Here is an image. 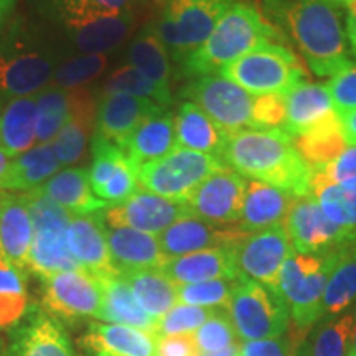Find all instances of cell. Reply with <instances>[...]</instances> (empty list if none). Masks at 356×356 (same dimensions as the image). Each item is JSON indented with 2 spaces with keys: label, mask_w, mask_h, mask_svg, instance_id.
<instances>
[{
  "label": "cell",
  "mask_w": 356,
  "mask_h": 356,
  "mask_svg": "<svg viewBox=\"0 0 356 356\" xmlns=\"http://www.w3.org/2000/svg\"><path fill=\"white\" fill-rule=\"evenodd\" d=\"M89 180L95 195L108 204L121 203L139 190L137 170L119 145L99 136L92 137Z\"/></svg>",
  "instance_id": "cell-16"
},
{
  "label": "cell",
  "mask_w": 356,
  "mask_h": 356,
  "mask_svg": "<svg viewBox=\"0 0 356 356\" xmlns=\"http://www.w3.org/2000/svg\"><path fill=\"white\" fill-rule=\"evenodd\" d=\"M340 249L320 254H293L279 274V293L286 302L291 320L299 332H309L318 318L327 280L335 267Z\"/></svg>",
  "instance_id": "cell-4"
},
{
  "label": "cell",
  "mask_w": 356,
  "mask_h": 356,
  "mask_svg": "<svg viewBox=\"0 0 356 356\" xmlns=\"http://www.w3.org/2000/svg\"><path fill=\"white\" fill-rule=\"evenodd\" d=\"M299 343L300 341H296V337L246 341L241 345V356H293Z\"/></svg>",
  "instance_id": "cell-52"
},
{
  "label": "cell",
  "mask_w": 356,
  "mask_h": 356,
  "mask_svg": "<svg viewBox=\"0 0 356 356\" xmlns=\"http://www.w3.org/2000/svg\"><path fill=\"white\" fill-rule=\"evenodd\" d=\"M15 7V0H0V26L6 24Z\"/></svg>",
  "instance_id": "cell-58"
},
{
  "label": "cell",
  "mask_w": 356,
  "mask_h": 356,
  "mask_svg": "<svg viewBox=\"0 0 356 356\" xmlns=\"http://www.w3.org/2000/svg\"><path fill=\"white\" fill-rule=\"evenodd\" d=\"M198 353L193 333L159 337L157 340V356H198Z\"/></svg>",
  "instance_id": "cell-54"
},
{
  "label": "cell",
  "mask_w": 356,
  "mask_h": 356,
  "mask_svg": "<svg viewBox=\"0 0 356 356\" xmlns=\"http://www.w3.org/2000/svg\"><path fill=\"white\" fill-rule=\"evenodd\" d=\"M106 238L113 264L119 274L127 270L160 269L168 261L159 238L131 228H108Z\"/></svg>",
  "instance_id": "cell-26"
},
{
  "label": "cell",
  "mask_w": 356,
  "mask_h": 356,
  "mask_svg": "<svg viewBox=\"0 0 356 356\" xmlns=\"http://www.w3.org/2000/svg\"><path fill=\"white\" fill-rule=\"evenodd\" d=\"M29 312L25 273L0 252V330L15 328Z\"/></svg>",
  "instance_id": "cell-41"
},
{
  "label": "cell",
  "mask_w": 356,
  "mask_h": 356,
  "mask_svg": "<svg viewBox=\"0 0 356 356\" xmlns=\"http://www.w3.org/2000/svg\"><path fill=\"white\" fill-rule=\"evenodd\" d=\"M33 220V241L26 270L42 280L65 270L81 269L71 256L66 233L73 215L40 190L24 193Z\"/></svg>",
  "instance_id": "cell-6"
},
{
  "label": "cell",
  "mask_w": 356,
  "mask_h": 356,
  "mask_svg": "<svg viewBox=\"0 0 356 356\" xmlns=\"http://www.w3.org/2000/svg\"><path fill=\"white\" fill-rule=\"evenodd\" d=\"M102 289L101 322L127 325L157 335L160 318L149 315L137 304L131 289L119 275L99 279Z\"/></svg>",
  "instance_id": "cell-33"
},
{
  "label": "cell",
  "mask_w": 356,
  "mask_h": 356,
  "mask_svg": "<svg viewBox=\"0 0 356 356\" xmlns=\"http://www.w3.org/2000/svg\"><path fill=\"white\" fill-rule=\"evenodd\" d=\"M119 277L131 289L137 304L155 318H162L178 304V286L160 269L127 270Z\"/></svg>",
  "instance_id": "cell-36"
},
{
  "label": "cell",
  "mask_w": 356,
  "mask_h": 356,
  "mask_svg": "<svg viewBox=\"0 0 356 356\" xmlns=\"http://www.w3.org/2000/svg\"><path fill=\"white\" fill-rule=\"evenodd\" d=\"M165 111V106L144 97L104 92L96 113V136L121 147L142 122Z\"/></svg>",
  "instance_id": "cell-19"
},
{
  "label": "cell",
  "mask_w": 356,
  "mask_h": 356,
  "mask_svg": "<svg viewBox=\"0 0 356 356\" xmlns=\"http://www.w3.org/2000/svg\"><path fill=\"white\" fill-rule=\"evenodd\" d=\"M198 356H241V345L236 343L220 351H210V353H198Z\"/></svg>",
  "instance_id": "cell-57"
},
{
  "label": "cell",
  "mask_w": 356,
  "mask_h": 356,
  "mask_svg": "<svg viewBox=\"0 0 356 356\" xmlns=\"http://www.w3.org/2000/svg\"><path fill=\"white\" fill-rule=\"evenodd\" d=\"M175 286L207 282L215 279H238L233 248H215L168 259L160 267Z\"/></svg>",
  "instance_id": "cell-25"
},
{
  "label": "cell",
  "mask_w": 356,
  "mask_h": 356,
  "mask_svg": "<svg viewBox=\"0 0 356 356\" xmlns=\"http://www.w3.org/2000/svg\"><path fill=\"white\" fill-rule=\"evenodd\" d=\"M129 61L134 68H137L152 79L159 86L170 89L172 66L170 56L163 43L155 37L152 30H145L134 40L129 50Z\"/></svg>",
  "instance_id": "cell-43"
},
{
  "label": "cell",
  "mask_w": 356,
  "mask_h": 356,
  "mask_svg": "<svg viewBox=\"0 0 356 356\" xmlns=\"http://www.w3.org/2000/svg\"><path fill=\"white\" fill-rule=\"evenodd\" d=\"M71 118V91L47 86L37 95V144H51Z\"/></svg>",
  "instance_id": "cell-44"
},
{
  "label": "cell",
  "mask_w": 356,
  "mask_h": 356,
  "mask_svg": "<svg viewBox=\"0 0 356 356\" xmlns=\"http://www.w3.org/2000/svg\"><path fill=\"white\" fill-rule=\"evenodd\" d=\"M37 145V95L17 97L0 114V150L10 159Z\"/></svg>",
  "instance_id": "cell-31"
},
{
  "label": "cell",
  "mask_w": 356,
  "mask_h": 356,
  "mask_svg": "<svg viewBox=\"0 0 356 356\" xmlns=\"http://www.w3.org/2000/svg\"><path fill=\"white\" fill-rule=\"evenodd\" d=\"M104 92H126V95L155 101L165 108L172 104L170 89L155 84L152 79L147 78L142 71L134 68L132 65H126L114 71L106 83Z\"/></svg>",
  "instance_id": "cell-45"
},
{
  "label": "cell",
  "mask_w": 356,
  "mask_h": 356,
  "mask_svg": "<svg viewBox=\"0 0 356 356\" xmlns=\"http://www.w3.org/2000/svg\"><path fill=\"white\" fill-rule=\"evenodd\" d=\"M246 231L236 226H216L186 215L160 233L159 243L167 259L215 248H234L246 236Z\"/></svg>",
  "instance_id": "cell-18"
},
{
  "label": "cell",
  "mask_w": 356,
  "mask_h": 356,
  "mask_svg": "<svg viewBox=\"0 0 356 356\" xmlns=\"http://www.w3.org/2000/svg\"><path fill=\"white\" fill-rule=\"evenodd\" d=\"M159 335L127 325L92 322L79 338V346L89 355L157 356Z\"/></svg>",
  "instance_id": "cell-23"
},
{
  "label": "cell",
  "mask_w": 356,
  "mask_h": 356,
  "mask_svg": "<svg viewBox=\"0 0 356 356\" xmlns=\"http://www.w3.org/2000/svg\"><path fill=\"white\" fill-rule=\"evenodd\" d=\"M238 279H215L178 286V304L207 307V309H226Z\"/></svg>",
  "instance_id": "cell-46"
},
{
  "label": "cell",
  "mask_w": 356,
  "mask_h": 356,
  "mask_svg": "<svg viewBox=\"0 0 356 356\" xmlns=\"http://www.w3.org/2000/svg\"><path fill=\"white\" fill-rule=\"evenodd\" d=\"M181 96L204 111L228 136L254 129L252 108L256 96L221 74L198 76L186 84Z\"/></svg>",
  "instance_id": "cell-10"
},
{
  "label": "cell",
  "mask_w": 356,
  "mask_h": 356,
  "mask_svg": "<svg viewBox=\"0 0 356 356\" xmlns=\"http://www.w3.org/2000/svg\"><path fill=\"white\" fill-rule=\"evenodd\" d=\"M177 147L220 157L228 134L218 126L204 111L185 101L175 114Z\"/></svg>",
  "instance_id": "cell-29"
},
{
  "label": "cell",
  "mask_w": 356,
  "mask_h": 356,
  "mask_svg": "<svg viewBox=\"0 0 356 356\" xmlns=\"http://www.w3.org/2000/svg\"><path fill=\"white\" fill-rule=\"evenodd\" d=\"M226 312L244 343L284 337L291 323L282 297L244 275H239Z\"/></svg>",
  "instance_id": "cell-8"
},
{
  "label": "cell",
  "mask_w": 356,
  "mask_h": 356,
  "mask_svg": "<svg viewBox=\"0 0 356 356\" xmlns=\"http://www.w3.org/2000/svg\"><path fill=\"white\" fill-rule=\"evenodd\" d=\"M333 101L327 84L300 83L286 95V119L282 131L299 137L325 124L338 121Z\"/></svg>",
  "instance_id": "cell-22"
},
{
  "label": "cell",
  "mask_w": 356,
  "mask_h": 356,
  "mask_svg": "<svg viewBox=\"0 0 356 356\" xmlns=\"http://www.w3.org/2000/svg\"><path fill=\"white\" fill-rule=\"evenodd\" d=\"M91 356H102V355H91Z\"/></svg>",
  "instance_id": "cell-63"
},
{
  "label": "cell",
  "mask_w": 356,
  "mask_h": 356,
  "mask_svg": "<svg viewBox=\"0 0 356 356\" xmlns=\"http://www.w3.org/2000/svg\"><path fill=\"white\" fill-rule=\"evenodd\" d=\"M134 25V13L126 12L121 15L106 17L86 25L71 30V37L83 53L104 55L119 47L129 37Z\"/></svg>",
  "instance_id": "cell-40"
},
{
  "label": "cell",
  "mask_w": 356,
  "mask_h": 356,
  "mask_svg": "<svg viewBox=\"0 0 356 356\" xmlns=\"http://www.w3.org/2000/svg\"><path fill=\"white\" fill-rule=\"evenodd\" d=\"M99 213L108 228H131L159 236L168 226L191 215L185 203H177L140 188L121 203L109 204Z\"/></svg>",
  "instance_id": "cell-14"
},
{
  "label": "cell",
  "mask_w": 356,
  "mask_h": 356,
  "mask_svg": "<svg viewBox=\"0 0 356 356\" xmlns=\"http://www.w3.org/2000/svg\"><path fill=\"white\" fill-rule=\"evenodd\" d=\"M221 167V160L215 155L177 147L165 157L137 168V181L150 193L186 203L191 193Z\"/></svg>",
  "instance_id": "cell-9"
},
{
  "label": "cell",
  "mask_w": 356,
  "mask_h": 356,
  "mask_svg": "<svg viewBox=\"0 0 356 356\" xmlns=\"http://www.w3.org/2000/svg\"><path fill=\"white\" fill-rule=\"evenodd\" d=\"M327 89L338 118L341 119L356 111V65H351L348 70L333 76L327 83Z\"/></svg>",
  "instance_id": "cell-50"
},
{
  "label": "cell",
  "mask_w": 356,
  "mask_h": 356,
  "mask_svg": "<svg viewBox=\"0 0 356 356\" xmlns=\"http://www.w3.org/2000/svg\"><path fill=\"white\" fill-rule=\"evenodd\" d=\"M229 6V0H167L150 30L181 65L203 47Z\"/></svg>",
  "instance_id": "cell-5"
},
{
  "label": "cell",
  "mask_w": 356,
  "mask_h": 356,
  "mask_svg": "<svg viewBox=\"0 0 356 356\" xmlns=\"http://www.w3.org/2000/svg\"><path fill=\"white\" fill-rule=\"evenodd\" d=\"M284 226L299 254H320L356 241V234L333 222L312 195L296 198Z\"/></svg>",
  "instance_id": "cell-13"
},
{
  "label": "cell",
  "mask_w": 356,
  "mask_h": 356,
  "mask_svg": "<svg viewBox=\"0 0 356 356\" xmlns=\"http://www.w3.org/2000/svg\"><path fill=\"white\" fill-rule=\"evenodd\" d=\"M356 300V241L340 249V256L327 280L317 323L341 317Z\"/></svg>",
  "instance_id": "cell-35"
},
{
  "label": "cell",
  "mask_w": 356,
  "mask_h": 356,
  "mask_svg": "<svg viewBox=\"0 0 356 356\" xmlns=\"http://www.w3.org/2000/svg\"><path fill=\"white\" fill-rule=\"evenodd\" d=\"M121 149L136 170L165 157L173 149H177L175 115L165 111L149 118L127 137Z\"/></svg>",
  "instance_id": "cell-28"
},
{
  "label": "cell",
  "mask_w": 356,
  "mask_h": 356,
  "mask_svg": "<svg viewBox=\"0 0 356 356\" xmlns=\"http://www.w3.org/2000/svg\"><path fill=\"white\" fill-rule=\"evenodd\" d=\"M346 10H348V15H356V0H351L346 6Z\"/></svg>",
  "instance_id": "cell-62"
},
{
  "label": "cell",
  "mask_w": 356,
  "mask_h": 356,
  "mask_svg": "<svg viewBox=\"0 0 356 356\" xmlns=\"http://www.w3.org/2000/svg\"><path fill=\"white\" fill-rule=\"evenodd\" d=\"M42 282V309L60 323L76 325L101 317V282L86 270H65Z\"/></svg>",
  "instance_id": "cell-11"
},
{
  "label": "cell",
  "mask_w": 356,
  "mask_h": 356,
  "mask_svg": "<svg viewBox=\"0 0 356 356\" xmlns=\"http://www.w3.org/2000/svg\"><path fill=\"white\" fill-rule=\"evenodd\" d=\"M310 195L333 222L356 234V178L343 184H330L322 173L314 172Z\"/></svg>",
  "instance_id": "cell-37"
},
{
  "label": "cell",
  "mask_w": 356,
  "mask_h": 356,
  "mask_svg": "<svg viewBox=\"0 0 356 356\" xmlns=\"http://www.w3.org/2000/svg\"><path fill=\"white\" fill-rule=\"evenodd\" d=\"M95 124L96 113L91 99L81 92L71 91V118L51 142L61 167L74 165L83 157Z\"/></svg>",
  "instance_id": "cell-34"
},
{
  "label": "cell",
  "mask_w": 356,
  "mask_h": 356,
  "mask_svg": "<svg viewBox=\"0 0 356 356\" xmlns=\"http://www.w3.org/2000/svg\"><path fill=\"white\" fill-rule=\"evenodd\" d=\"M218 159L249 180L273 185L296 198L310 195L312 170L282 129H246L231 134Z\"/></svg>",
  "instance_id": "cell-1"
},
{
  "label": "cell",
  "mask_w": 356,
  "mask_h": 356,
  "mask_svg": "<svg viewBox=\"0 0 356 356\" xmlns=\"http://www.w3.org/2000/svg\"><path fill=\"white\" fill-rule=\"evenodd\" d=\"M218 74L252 96H286L305 78L304 66L297 56L280 43L261 44L225 66Z\"/></svg>",
  "instance_id": "cell-7"
},
{
  "label": "cell",
  "mask_w": 356,
  "mask_h": 356,
  "mask_svg": "<svg viewBox=\"0 0 356 356\" xmlns=\"http://www.w3.org/2000/svg\"><path fill=\"white\" fill-rule=\"evenodd\" d=\"M193 340L200 353H210L236 345L239 338L226 309H216L215 314L193 332Z\"/></svg>",
  "instance_id": "cell-47"
},
{
  "label": "cell",
  "mask_w": 356,
  "mask_h": 356,
  "mask_svg": "<svg viewBox=\"0 0 356 356\" xmlns=\"http://www.w3.org/2000/svg\"><path fill=\"white\" fill-rule=\"evenodd\" d=\"M341 127H343L348 145H356V111L341 118Z\"/></svg>",
  "instance_id": "cell-55"
},
{
  "label": "cell",
  "mask_w": 356,
  "mask_h": 356,
  "mask_svg": "<svg viewBox=\"0 0 356 356\" xmlns=\"http://www.w3.org/2000/svg\"><path fill=\"white\" fill-rule=\"evenodd\" d=\"M233 251L239 275L256 280L279 293L280 269L293 254L291 238L284 222L256 233H248L236 244Z\"/></svg>",
  "instance_id": "cell-12"
},
{
  "label": "cell",
  "mask_w": 356,
  "mask_h": 356,
  "mask_svg": "<svg viewBox=\"0 0 356 356\" xmlns=\"http://www.w3.org/2000/svg\"><path fill=\"white\" fill-rule=\"evenodd\" d=\"M293 144L312 173L323 170L350 147L341 127V119L293 137Z\"/></svg>",
  "instance_id": "cell-38"
},
{
  "label": "cell",
  "mask_w": 356,
  "mask_h": 356,
  "mask_svg": "<svg viewBox=\"0 0 356 356\" xmlns=\"http://www.w3.org/2000/svg\"><path fill=\"white\" fill-rule=\"evenodd\" d=\"M246 188V178L222 165L191 193L185 204L200 220L216 226H236L241 218Z\"/></svg>",
  "instance_id": "cell-15"
},
{
  "label": "cell",
  "mask_w": 356,
  "mask_h": 356,
  "mask_svg": "<svg viewBox=\"0 0 356 356\" xmlns=\"http://www.w3.org/2000/svg\"><path fill=\"white\" fill-rule=\"evenodd\" d=\"M60 170L61 163L53 150V145L37 144L25 154L12 159L10 168L0 185V190L29 193L43 186Z\"/></svg>",
  "instance_id": "cell-32"
},
{
  "label": "cell",
  "mask_w": 356,
  "mask_h": 356,
  "mask_svg": "<svg viewBox=\"0 0 356 356\" xmlns=\"http://www.w3.org/2000/svg\"><path fill=\"white\" fill-rule=\"evenodd\" d=\"M346 38H348L351 51L356 55V15H348L346 19Z\"/></svg>",
  "instance_id": "cell-56"
},
{
  "label": "cell",
  "mask_w": 356,
  "mask_h": 356,
  "mask_svg": "<svg viewBox=\"0 0 356 356\" xmlns=\"http://www.w3.org/2000/svg\"><path fill=\"white\" fill-rule=\"evenodd\" d=\"M66 243L74 261L83 270L96 279L119 275L111 257L106 225L99 213L73 215L66 233Z\"/></svg>",
  "instance_id": "cell-20"
},
{
  "label": "cell",
  "mask_w": 356,
  "mask_h": 356,
  "mask_svg": "<svg viewBox=\"0 0 356 356\" xmlns=\"http://www.w3.org/2000/svg\"><path fill=\"white\" fill-rule=\"evenodd\" d=\"M216 309L195 307L186 304H177L170 312H167L159 322V337L185 335L197 332L208 318L215 314Z\"/></svg>",
  "instance_id": "cell-49"
},
{
  "label": "cell",
  "mask_w": 356,
  "mask_h": 356,
  "mask_svg": "<svg viewBox=\"0 0 356 356\" xmlns=\"http://www.w3.org/2000/svg\"><path fill=\"white\" fill-rule=\"evenodd\" d=\"M330 184H343L346 180L356 178V145H350L337 160L323 170H318Z\"/></svg>",
  "instance_id": "cell-53"
},
{
  "label": "cell",
  "mask_w": 356,
  "mask_h": 356,
  "mask_svg": "<svg viewBox=\"0 0 356 356\" xmlns=\"http://www.w3.org/2000/svg\"><path fill=\"white\" fill-rule=\"evenodd\" d=\"M325 2L330 3V6H333V7L340 8V7H346V6H348L351 0H325Z\"/></svg>",
  "instance_id": "cell-61"
},
{
  "label": "cell",
  "mask_w": 356,
  "mask_h": 356,
  "mask_svg": "<svg viewBox=\"0 0 356 356\" xmlns=\"http://www.w3.org/2000/svg\"><path fill=\"white\" fill-rule=\"evenodd\" d=\"M53 63L40 53H0V99L33 96L50 86Z\"/></svg>",
  "instance_id": "cell-24"
},
{
  "label": "cell",
  "mask_w": 356,
  "mask_h": 356,
  "mask_svg": "<svg viewBox=\"0 0 356 356\" xmlns=\"http://www.w3.org/2000/svg\"><path fill=\"white\" fill-rule=\"evenodd\" d=\"M10 163H12V159L0 150V185H2L3 178L7 177V172H8V168H10Z\"/></svg>",
  "instance_id": "cell-59"
},
{
  "label": "cell",
  "mask_w": 356,
  "mask_h": 356,
  "mask_svg": "<svg viewBox=\"0 0 356 356\" xmlns=\"http://www.w3.org/2000/svg\"><path fill=\"white\" fill-rule=\"evenodd\" d=\"M33 241V220L24 193L0 190V252L8 262L26 270Z\"/></svg>",
  "instance_id": "cell-21"
},
{
  "label": "cell",
  "mask_w": 356,
  "mask_h": 356,
  "mask_svg": "<svg viewBox=\"0 0 356 356\" xmlns=\"http://www.w3.org/2000/svg\"><path fill=\"white\" fill-rule=\"evenodd\" d=\"M350 356H356V317H355V325H353V335H351Z\"/></svg>",
  "instance_id": "cell-60"
},
{
  "label": "cell",
  "mask_w": 356,
  "mask_h": 356,
  "mask_svg": "<svg viewBox=\"0 0 356 356\" xmlns=\"http://www.w3.org/2000/svg\"><path fill=\"white\" fill-rule=\"evenodd\" d=\"M293 202H296V197L287 191L262 184V181L248 180L246 197H244L238 228L246 233H256L270 226L282 225Z\"/></svg>",
  "instance_id": "cell-27"
},
{
  "label": "cell",
  "mask_w": 356,
  "mask_h": 356,
  "mask_svg": "<svg viewBox=\"0 0 356 356\" xmlns=\"http://www.w3.org/2000/svg\"><path fill=\"white\" fill-rule=\"evenodd\" d=\"M6 356H78L65 325L42 307H29L25 318L10 333Z\"/></svg>",
  "instance_id": "cell-17"
},
{
  "label": "cell",
  "mask_w": 356,
  "mask_h": 356,
  "mask_svg": "<svg viewBox=\"0 0 356 356\" xmlns=\"http://www.w3.org/2000/svg\"><path fill=\"white\" fill-rule=\"evenodd\" d=\"M106 55H97V53H83L71 60L66 61L55 70L53 74V86L63 89H76L83 86L84 83L91 81L96 78L102 70L106 68Z\"/></svg>",
  "instance_id": "cell-48"
},
{
  "label": "cell",
  "mask_w": 356,
  "mask_h": 356,
  "mask_svg": "<svg viewBox=\"0 0 356 356\" xmlns=\"http://www.w3.org/2000/svg\"><path fill=\"white\" fill-rule=\"evenodd\" d=\"M279 33L251 3H231L202 48L181 63L186 76L218 74L229 63L266 43H277Z\"/></svg>",
  "instance_id": "cell-3"
},
{
  "label": "cell",
  "mask_w": 356,
  "mask_h": 356,
  "mask_svg": "<svg viewBox=\"0 0 356 356\" xmlns=\"http://www.w3.org/2000/svg\"><path fill=\"white\" fill-rule=\"evenodd\" d=\"M264 6L291 33L312 73L333 78L350 68L340 8L325 0H264Z\"/></svg>",
  "instance_id": "cell-2"
},
{
  "label": "cell",
  "mask_w": 356,
  "mask_h": 356,
  "mask_svg": "<svg viewBox=\"0 0 356 356\" xmlns=\"http://www.w3.org/2000/svg\"><path fill=\"white\" fill-rule=\"evenodd\" d=\"M38 190L71 215H92L109 207L95 195L89 172L84 168L60 170Z\"/></svg>",
  "instance_id": "cell-30"
},
{
  "label": "cell",
  "mask_w": 356,
  "mask_h": 356,
  "mask_svg": "<svg viewBox=\"0 0 356 356\" xmlns=\"http://www.w3.org/2000/svg\"><path fill=\"white\" fill-rule=\"evenodd\" d=\"M353 325V314L317 323V328H310L302 338L293 356H350Z\"/></svg>",
  "instance_id": "cell-39"
},
{
  "label": "cell",
  "mask_w": 356,
  "mask_h": 356,
  "mask_svg": "<svg viewBox=\"0 0 356 356\" xmlns=\"http://www.w3.org/2000/svg\"><path fill=\"white\" fill-rule=\"evenodd\" d=\"M70 30L106 17L132 12L134 0H43Z\"/></svg>",
  "instance_id": "cell-42"
},
{
  "label": "cell",
  "mask_w": 356,
  "mask_h": 356,
  "mask_svg": "<svg viewBox=\"0 0 356 356\" xmlns=\"http://www.w3.org/2000/svg\"><path fill=\"white\" fill-rule=\"evenodd\" d=\"M286 119V96L262 95L256 96L252 108L254 129H279Z\"/></svg>",
  "instance_id": "cell-51"
}]
</instances>
